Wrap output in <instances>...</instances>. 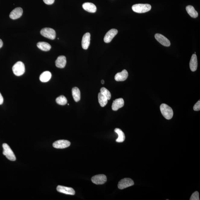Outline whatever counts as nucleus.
<instances>
[{
  "label": "nucleus",
  "instance_id": "1",
  "mask_svg": "<svg viewBox=\"0 0 200 200\" xmlns=\"http://www.w3.org/2000/svg\"><path fill=\"white\" fill-rule=\"evenodd\" d=\"M160 110L163 116L167 119H170L173 117V110L170 106L166 104L163 103L160 106Z\"/></svg>",
  "mask_w": 200,
  "mask_h": 200
},
{
  "label": "nucleus",
  "instance_id": "2",
  "mask_svg": "<svg viewBox=\"0 0 200 200\" xmlns=\"http://www.w3.org/2000/svg\"><path fill=\"white\" fill-rule=\"evenodd\" d=\"M151 9V6L148 4H137L132 6V10L138 13H144L148 12Z\"/></svg>",
  "mask_w": 200,
  "mask_h": 200
},
{
  "label": "nucleus",
  "instance_id": "3",
  "mask_svg": "<svg viewBox=\"0 0 200 200\" xmlns=\"http://www.w3.org/2000/svg\"><path fill=\"white\" fill-rule=\"evenodd\" d=\"M25 65L21 61L17 62L12 67L14 74L17 76L23 75L25 72Z\"/></svg>",
  "mask_w": 200,
  "mask_h": 200
},
{
  "label": "nucleus",
  "instance_id": "4",
  "mask_svg": "<svg viewBox=\"0 0 200 200\" xmlns=\"http://www.w3.org/2000/svg\"><path fill=\"white\" fill-rule=\"evenodd\" d=\"M2 147L4 149L3 154L4 155L6 156V158L12 161H15V156L9 146L7 144H3Z\"/></svg>",
  "mask_w": 200,
  "mask_h": 200
},
{
  "label": "nucleus",
  "instance_id": "5",
  "mask_svg": "<svg viewBox=\"0 0 200 200\" xmlns=\"http://www.w3.org/2000/svg\"><path fill=\"white\" fill-rule=\"evenodd\" d=\"M41 35L45 38L51 40H55L56 38V32L54 29L50 28H44L40 31Z\"/></svg>",
  "mask_w": 200,
  "mask_h": 200
},
{
  "label": "nucleus",
  "instance_id": "6",
  "mask_svg": "<svg viewBox=\"0 0 200 200\" xmlns=\"http://www.w3.org/2000/svg\"><path fill=\"white\" fill-rule=\"evenodd\" d=\"M134 184V182L131 179L125 178L120 180L118 184V188L120 189H123Z\"/></svg>",
  "mask_w": 200,
  "mask_h": 200
},
{
  "label": "nucleus",
  "instance_id": "7",
  "mask_svg": "<svg viewBox=\"0 0 200 200\" xmlns=\"http://www.w3.org/2000/svg\"><path fill=\"white\" fill-rule=\"evenodd\" d=\"M91 180L93 183L96 185H102L106 182L107 178L103 174L96 175L92 177Z\"/></svg>",
  "mask_w": 200,
  "mask_h": 200
},
{
  "label": "nucleus",
  "instance_id": "8",
  "mask_svg": "<svg viewBox=\"0 0 200 200\" xmlns=\"http://www.w3.org/2000/svg\"><path fill=\"white\" fill-rule=\"evenodd\" d=\"M71 145V142L65 140H60L53 143V147L57 149H64L69 147Z\"/></svg>",
  "mask_w": 200,
  "mask_h": 200
},
{
  "label": "nucleus",
  "instance_id": "9",
  "mask_svg": "<svg viewBox=\"0 0 200 200\" xmlns=\"http://www.w3.org/2000/svg\"><path fill=\"white\" fill-rule=\"evenodd\" d=\"M155 38L157 41L164 46L168 47L170 45V40L163 35L159 33L156 34Z\"/></svg>",
  "mask_w": 200,
  "mask_h": 200
},
{
  "label": "nucleus",
  "instance_id": "10",
  "mask_svg": "<svg viewBox=\"0 0 200 200\" xmlns=\"http://www.w3.org/2000/svg\"><path fill=\"white\" fill-rule=\"evenodd\" d=\"M56 189L58 192L66 194L73 195L75 194V191L72 188L68 187L59 185L57 187Z\"/></svg>",
  "mask_w": 200,
  "mask_h": 200
},
{
  "label": "nucleus",
  "instance_id": "11",
  "mask_svg": "<svg viewBox=\"0 0 200 200\" xmlns=\"http://www.w3.org/2000/svg\"><path fill=\"white\" fill-rule=\"evenodd\" d=\"M118 33V30L116 29H111L106 34L104 41L106 43H110Z\"/></svg>",
  "mask_w": 200,
  "mask_h": 200
},
{
  "label": "nucleus",
  "instance_id": "12",
  "mask_svg": "<svg viewBox=\"0 0 200 200\" xmlns=\"http://www.w3.org/2000/svg\"><path fill=\"white\" fill-rule=\"evenodd\" d=\"M23 9L22 8L18 7L13 10L10 14L9 17L11 19H17L20 18L22 15Z\"/></svg>",
  "mask_w": 200,
  "mask_h": 200
},
{
  "label": "nucleus",
  "instance_id": "13",
  "mask_svg": "<svg viewBox=\"0 0 200 200\" xmlns=\"http://www.w3.org/2000/svg\"><path fill=\"white\" fill-rule=\"evenodd\" d=\"M90 35L89 33L84 34L82 39V46L84 49H87L90 44Z\"/></svg>",
  "mask_w": 200,
  "mask_h": 200
},
{
  "label": "nucleus",
  "instance_id": "14",
  "mask_svg": "<svg viewBox=\"0 0 200 200\" xmlns=\"http://www.w3.org/2000/svg\"><path fill=\"white\" fill-rule=\"evenodd\" d=\"M124 105V101L122 98L117 99L114 100L112 105V108L113 110L116 111L119 108H122Z\"/></svg>",
  "mask_w": 200,
  "mask_h": 200
},
{
  "label": "nucleus",
  "instance_id": "15",
  "mask_svg": "<svg viewBox=\"0 0 200 200\" xmlns=\"http://www.w3.org/2000/svg\"><path fill=\"white\" fill-rule=\"evenodd\" d=\"M128 73L126 70H123L121 72L117 73L115 76V79L117 81H123L127 79Z\"/></svg>",
  "mask_w": 200,
  "mask_h": 200
},
{
  "label": "nucleus",
  "instance_id": "16",
  "mask_svg": "<svg viewBox=\"0 0 200 200\" xmlns=\"http://www.w3.org/2000/svg\"><path fill=\"white\" fill-rule=\"evenodd\" d=\"M66 63V59L65 56H60L58 57L55 61V64L57 67L63 68L65 66Z\"/></svg>",
  "mask_w": 200,
  "mask_h": 200
},
{
  "label": "nucleus",
  "instance_id": "17",
  "mask_svg": "<svg viewBox=\"0 0 200 200\" xmlns=\"http://www.w3.org/2000/svg\"><path fill=\"white\" fill-rule=\"evenodd\" d=\"M82 7L84 10L88 12L95 13L97 11V7L95 5L92 3L87 2L82 5Z\"/></svg>",
  "mask_w": 200,
  "mask_h": 200
},
{
  "label": "nucleus",
  "instance_id": "18",
  "mask_svg": "<svg viewBox=\"0 0 200 200\" xmlns=\"http://www.w3.org/2000/svg\"><path fill=\"white\" fill-rule=\"evenodd\" d=\"M190 69L192 71H195L198 68V60L195 54L192 55L189 63Z\"/></svg>",
  "mask_w": 200,
  "mask_h": 200
},
{
  "label": "nucleus",
  "instance_id": "19",
  "mask_svg": "<svg viewBox=\"0 0 200 200\" xmlns=\"http://www.w3.org/2000/svg\"><path fill=\"white\" fill-rule=\"evenodd\" d=\"M52 77L51 73L49 71H45L42 73L40 76V80L42 82H48Z\"/></svg>",
  "mask_w": 200,
  "mask_h": 200
},
{
  "label": "nucleus",
  "instance_id": "20",
  "mask_svg": "<svg viewBox=\"0 0 200 200\" xmlns=\"http://www.w3.org/2000/svg\"><path fill=\"white\" fill-rule=\"evenodd\" d=\"M37 46L40 49L44 51H49L51 48V45L46 42H39Z\"/></svg>",
  "mask_w": 200,
  "mask_h": 200
},
{
  "label": "nucleus",
  "instance_id": "21",
  "mask_svg": "<svg viewBox=\"0 0 200 200\" xmlns=\"http://www.w3.org/2000/svg\"><path fill=\"white\" fill-rule=\"evenodd\" d=\"M72 95L75 101H79L81 99V92L78 88L74 87L72 89Z\"/></svg>",
  "mask_w": 200,
  "mask_h": 200
},
{
  "label": "nucleus",
  "instance_id": "22",
  "mask_svg": "<svg viewBox=\"0 0 200 200\" xmlns=\"http://www.w3.org/2000/svg\"><path fill=\"white\" fill-rule=\"evenodd\" d=\"M186 10L191 17L195 18L198 17V13L195 10L194 7L191 5H188L186 7Z\"/></svg>",
  "mask_w": 200,
  "mask_h": 200
},
{
  "label": "nucleus",
  "instance_id": "23",
  "mask_svg": "<svg viewBox=\"0 0 200 200\" xmlns=\"http://www.w3.org/2000/svg\"><path fill=\"white\" fill-rule=\"evenodd\" d=\"M115 132L118 134V137L116 140V141L118 142H122L125 141V139L124 133L121 129L119 128H116L115 129Z\"/></svg>",
  "mask_w": 200,
  "mask_h": 200
},
{
  "label": "nucleus",
  "instance_id": "24",
  "mask_svg": "<svg viewBox=\"0 0 200 200\" xmlns=\"http://www.w3.org/2000/svg\"><path fill=\"white\" fill-rule=\"evenodd\" d=\"M99 103L101 106L104 107L108 103V100L101 93H99L98 95Z\"/></svg>",
  "mask_w": 200,
  "mask_h": 200
},
{
  "label": "nucleus",
  "instance_id": "25",
  "mask_svg": "<svg viewBox=\"0 0 200 200\" xmlns=\"http://www.w3.org/2000/svg\"><path fill=\"white\" fill-rule=\"evenodd\" d=\"M56 102L58 104L61 105H64L67 103V100L65 96L61 95L59 96L56 99Z\"/></svg>",
  "mask_w": 200,
  "mask_h": 200
},
{
  "label": "nucleus",
  "instance_id": "26",
  "mask_svg": "<svg viewBox=\"0 0 200 200\" xmlns=\"http://www.w3.org/2000/svg\"><path fill=\"white\" fill-rule=\"evenodd\" d=\"M100 92L106 97L108 100H110L111 97V93L109 90L105 87H102L100 90Z\"/></svg>",
  "mask_w": 200,
  "mask_h": 200
},
{
  "label": "nucleus",
  "instance_id": "27",
  "mask_svg": "<svg viewBox=\"0 0 200 200\" xmlns=\"http://www.w3.org/2000/svg\"><path fill=\"white\" fill-rule=\"evenodd\" d=\"M190 200H199V193L198 191L195 192L192 194Z\"/></svg>",
  "mask_w": 200,
  "mask_h": 200
},
{
  "label": "nucleus",
  "instance_id": "28",
  "mask_svg": "<svg viewBox=\"0 0 200 200\" xmlns=\"http://www.w3.org/2000/svg\"><path fill=\"white\" fill-rule=\"evenodd\" d=\"M193 110L195 111H199L200 110V101H198V102L193 106Z\"/></svg>",
  "mask_w": 200,
  "mask_h": 200
},
{
  "label": "nucleus",
  "instance_id": "29",
  "mask_svg": "<svg viewBox=\"0 0 200 200\" xmlns=\"http://www.w3.org/2000/svg\"><path fill=\"white\" fill-rule=\"evenodd\" d=\"M44 2L47 5H52L54 2L55 0H43Z\"/></svg>",
  "mask_w": 200,
  "mask_h": 200
},
{
  "label": "nucleus",
  "instance_id": "30",
  "mask_svg": "<svg viewBox=\"0 0 200 200\" xmlns=\"http://www.w3.org/2000/svg\"><path fill=\"white\" fill-rule=\"evenodd\" d=\"M3 102H4V98H3L2 96V94L0 93V105L2 104Z\"/></svg>",
  "mask_w": 200,
  "mask_h": 200
},
{
  "label": "nucleus",
  "instance_id": "31",
  "mask_svg": "<svg viewBox=\"0 0 200 200\" xmlns=\"http://www.w3.org/2000/svg\"><path fill=\"white\" fill-rule=\"evenodd\" d=\"M3 45V42L2 40L0 39V49L2 47Z\"/></svg>",
  "mask_w": 200,
  "mask_h": 200
},
{
  "label": "nucleus",
  "instance_id": "32",
  "mask_svg": "<svg viewBox=\"0 0 200 200\" xmlns=\"http://www.w3.org/2000/svg\"><path fill=\"white\" fill-rule=\"evenodd\" d=\"M101 83L102 84H104V81L103 80H102L101 81Z\"/></svg>",
  "mask_w": 200,
  "mask_h": 200
}]
</instances>
